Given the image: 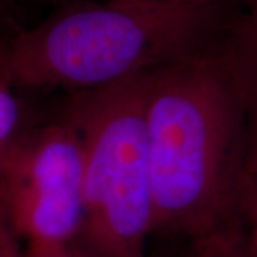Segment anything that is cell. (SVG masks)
Instances as JSON below:
<instances>
[{"label": "cell", "mask_w": 257, "mask_h": 257, "mask_svg": "<svg viewBox=\"0 0 257 257\" xmlns=\"http://www.w3.org/2000/svg\"><path fill=\"white\" fill-rule=\"evenodd\" d=\"M0 28H5V30L10 35H13L20 29L13 19V9L10 0H0Z\"/></svg>", "instance_id": "30bf717a"}, {"label": "cell", "mask_w": 257, "mask_h": 257, "mask_svg": "<svg viewBox=\"0 0 257 257\" xmlns=\"http://www.w3.org/2000/svg\"><path fill=\"white\" fill-rule=\"evenodd\" d=\"M18 90L8 83H0V172L20 138L39 120L29 111Z\"/></svg>", "instance_id": "8992f818"}, {"label": "cell", "mask_w": 257, "mask_h": 257, "mask_svg": "<svg viewBox=\"0 0 257 257\" xmlns=\"http://www.w3.org/2000/svg\"><path fill=\"white\" fill-rule=\"evenodd\" d=\"M3 226H5V216H3V213H2V210H0V233H2Z\"/></svg>", "instance_id": "5bb4252c"}, {"label": "cell", "mask_w": 257, "mask_h": 257, "mask_svg": "<svg viewBox=\"0 0 257 257\" xmlns=\"http://www.w3.org/2000/svg\"><path fill=\"white\" fill-rule=\"evenodd\" d=\"M217 6L77 3L8 40L6 79L25 89H100L210 45Z\"/></svg>", "instance_id": "7a4b0ae2"}, {"label": "cell", "mask_w": 257, "mask_h": 257, "mask_svg": "<svg viewBox=\"0 0 257 257\" xmlns=\"http://www.w3.org/2000/svg\"><path fill=\"white\" fill-rule=\"evenodd\" d=\"M175 3H182V5H194V6H219L220 3L226 2H247L253 3L254 0H169Z\"/></svg>", "instance_id": "7c38bea8"}, {"label": "cell", "mask_w": 257, "mask_h": 257, "mask_svg": "<svg viewBox=\"0 0 257 257\" xmlns=\"http://www.w3.org/2000/svg\"><path fill=\"white\" fill-rule=\"evenodd\" d=\"M9 36V33L0 32V83H8V79H6V55H8Z\"/></svg>", "instance_id": "8fae6325"}, {"label": "cell", "mask_w": 257, "mask_h": 257, "mask_svg": "<svg viewBox=\"0 0 257 257\" xmlns=\"http://www.w3.org/2000/svg\"><path fill=\"white\" fill-rule=\"evenodd\" d=\"M187 257H257V234L236 221L211 236L192 241Z\"/></svg>", "instance_id": "52a82bcc"}, {"label": "cell", "mask_w": 257, "mask_h": 257, "mask_svg": "<svg viewBox=\"0 0 257 257\" xmlns=\"http://www.w3.org/2000/svg\"><path fill=\"white\" fill-rule=\"evenodd\" d=\"M0 257H23L22 248L15 234L12 233L8 221H5V226L0 233Z\"/></svg>", "instance_id": "9c48e42d"}, {"label": "cell", "mask_w": 257, "mask_h": 257, "mask_svg": "<svg viewBox=\"0 0 257 257\" xmlns=\"http://www.w3.org/2000/svg\"><path fill=\"white\" fill-rule=\"evenodd\" d=\"M0 210L23 257H73L83 223L80 138L62 110L37 120L0 172Z\"/></svg>", "instance_id": "277c9868"}, {"label": "cell", "mask_w": 257, "mask_h": 257, "mask_svg": "<svg viewBox=\"0 0 257 257\" xmlns=\"http://www.w3.org/2000/svg\"><path fill=\"white\" fill-rule=\"evenodd\" d=\"M150 73L69 93L60 107L82 143L77 256L147 257L155 216L146 121Z\"/></svg>", "instance_id": "3957f363"}, {"label": "cell", "mask_w": 257, "mask_h": 257, "mask_svg": "<svg viewBox=\"0 0 257 257\" xmlns=\"http://www.w3.org/2000/svg\"><path fill=\"white\" fill-rule=\"evenodd\" d=\"M73 257H82V256H77V254H74V256Z\"/></svg>", "instance_id": "9a60e30c"}, {"label": "cell", "mask_w": 257, "mask_h": 257, "mask_svg": "<svg viewBox=\"0 0 257 257\" xmlns=\"http://www.w3.org/2000/svg\"><path fill=\"white\" fill-rule=\"evenodd\" d=\"M226 47L246 97L250 139L257 138V0L250 3V12L233 30Z\"/></svg>", "instance_id": "5b68a950"}, {"label": "cell", "mask_w": 257, "mask_h": 257, "mask_svg": "<svg viewBox=\"0 0 257 257\" xmlns=\"http://www.w3.org/2000/svg\"><path fill=\"white\" fill-rule=\"evenodd\" d=\"M117 3H159V2H169V0H109Z\"/></svg>", "instance_id": "4fadbf2b"}, {"label": "cell", "mask_w": 257, "mask_h": 257, "mask_svg": "<svg viewBox=\"0 0 257 257\" xmlns=\"http://www.w3.org/2000/svg\"><path fill=\"white\" fill-rule=\"evenodd\" d=\"M152 236L204 239L237 221L250 140L246 97L227 47H203L149 76Z\"/></svg>", "instance_id": "6da1fadb"}, {"label": "cell", "mask_w": 257, "mask_h": 257, "mask_svg": "<svg viewBox=\"0 0 257 257\" xmlns=\"http://www.w3.org/2000/svg\"><path fill=\"white\" fill-rule=\"evenodd\" d=\"M237 221L257 234V138L248 140V152L240 182Z\"/></svg>", "instance_id": "ba28073f"}]
</instances>
